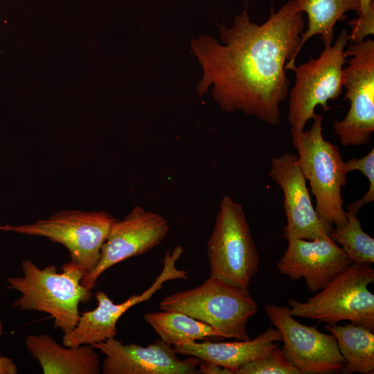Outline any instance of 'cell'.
I'll return each mask as SVG.
<instances>
[{
  "label": "cell",
  "mask_w": 374,
  "mask_h": 374,
  "mask_svg": "<svg viewBox=\"0 0 374 374\" xmlns=\"http://www.w3.org/2000/svg\"><path fill=\"white\" fill-rule=\"evenodd\" d=\"M304 26L303 13L289 0L277 12L271 8L262 24L251 21L245 7L231 27L219 26L222 44L210 35L193 39L192 53L203 70L198 94L212 86L222 111L279 125L280 104L289 93L286 70L296 64Z\"/></svg>",
  "instance_id": "obj_1"
},
{
  "label": "cell",
  "mask_w": 374,
  "mask_h": 374,
  "mask_svg": "<svg viewBox=\"0 0 374 374\" xmlns=\"http://www.w3.org/2000/svg\"><path fill=\"white\" fill-rule=\"evenodd\" d=\"M23 276L6 279L8 287L21 293L12 304L18 310H35L49 314L54 326L64 333L71 331L80 318L78 306L92 298L91 290L81 285L87 271L73 261L62 266L39 269L32 260L21 262Z\"/></svg>",
  "instance_id": "obj_2"
},
{
  "label": "cell",
  "mask_w": 374,
  "mask_h": 374,
  "mask_svg": "<svg viewBox=\"0 0 374 374\" xmlns=\"http://www.w3.org/2000/svg\"><path fill=\"white\" fill-rule=\"evenodd\" d=\"M312 120L306 131L291 130L292 140L299 166L315 197L316 211L329 234L333 226L347 222L341 191L348 173L339 148L323 137L322 116L316 114Z\"/></svg>",
  "instance_id": "obj_3"
},
{
  "label": "cell",
  "mask_w": 374,
  "mask_h": 374,
  "mask_svg": "<svg viewBox=\"0 0 374 374\" xmlns=\"http://www.w3.org/2000/svg\"><path fill=\"white\" fill-rule=\"evenodd\" d=\"M159 308L186 314L215 328L226 338L237 340L250 339L247 324L258 310L249 289L210 276L198 287L164 297Z\"/></svg>",
  "instance_id": "obj_4"
},
{
  "label": "cell",
  "mask_w": 374,
  "mask_h": 374,
  "mask_svg": "<svg viewBox=\"0 0 374 374\" xmlns=\"http://www.w3.org/2000/svg\"><path fill=\"white\" fill-rule=\"evenodd\" d=\"M209 276L235 287L249 289L259 266V254L240 204L228 195L221 199L207 242Z\"/></svg>",
  "instance_id": "obj_5"
},
{
  "label": "cell",
  "mask_w": 374,
  "mask_h": 374,
  "mask_svg": "<svg viewBox=\"0 0 374 374\" xmlns=\"http://www.w3.org/2000/svg\"><path fill=\"white\" fill-rule=\"evenodd\" d=\"M373 282L371 265L351 263L307 301L289 299L290 312L328 325L348 321L374 332V294L368 289Z\"/></svg>",
  "instance_id": "obj_6"
},
{
  "label": "cell",
  "mask_w": 374,
  "mask_h": 374,
  "mask_svg": "<svg viewBox=\"0 0 374 374\" xmlns=\"http://www.w3.org/2000/svg\"><path fill=\"white\" fill-rule=\"evenodd\" d=\"M348 42L349 33L342 29L318 57L311 56L307 62L290 68L296 78L287 96V118L291 130L303 132L308 121L315 117L317 106L328 111V102L342 93L344 66L348 61L344 52Z\"/></svg>",
  "instance_id": "obj_7"
},
{
  "label": "cell",
  "mask_w": 374,
  "mask_h": 374,
  "mask_svg": "<svg viewBox=\"0 0 374 374\" xmlns=\"http://www.w3.org/2000/svg\"><path fill=\"white\" fill-rule=\"evenodd\" d=\"M116 220L106 211L63 210L32 224L0 226V231L42 236L60 243L69 251L71 260L87 274L96 265Z\"/></svg>",
  "instance_id": "obj_8"
},
{
  "label": "cell",
  "mask_w": 374,
  "mask_h": 374,
  "mask_svg": "<svg viewBox=\"0 0 374 374\" xmlns=\"http://www.w3.org/2000/svg\"><path fill=\"white\" fill-rule=\"evenodd\" d=\"M344 54L351 57L343 70L344 100L350 107L332 127L342 145L360 146L369 143L374 132V41L350 43Z\"/></svg>",
  "instance_id": "obj_9"
},
{
  "label": "cell",
  "mask_w": 374,
  "mask_h": 374,
  "mask_svg": "<svg viewBox=\"0 0 374 374\" xmlns=\"http://www.w3.org/2000/svg\"><path fill=\"white\" fill-rule=\"evenodd\" d=\"M270 323L280 332L283 350L301 374H329L342 371L345 360L336 338L317 326L303 325L294 319L287 306L265 305Z\"/></svg>",
  "instance_id": "obj_10"
},
{
  "label": "cell",
  "mask_w": 374,
  "mask_h": 374,
  "mask_svg": "<svg viewBox=\"0 0 374 374\" xmlns=\"http://www.w3.org/2000/svg\"><path fill=\"white\" fill-rule=\"evenodd\" d=\"M183 253L184 248L179 245L172 251L168 250L162 261V270L152 285L140 294L132 295L121 303H114L103 291L97 292L95 294L97 307L93 310L80 314L76 326L71 331L64 333L63 345L69 347L93 345L115 337L116 323L127 310L148 301L163 288L164 283L172 280L188 279V271L176 267Z\"/></svg>",
  "instance_id": "obj_11"
},
{
  "label": "cell",
  "mask_w": 374,
  "mask_h": 374,
  "mask_svg": "<svg viewBox=\"0 0 374 374\" xmlns=\"http://www.w3.org/2000/svg\"><path fill=\"white\" fill-rule=\"evenodd\" d=\"M169 229L168 222L161 215L135 206L123 220L113 222L96 265L84 276L81 285L91 290L107 269L155 247L166 238Z\"/></svg>",
  "instance_id": "obj_12"
},
{
  "label": "cell",
  "mask_w": 374,
  "mask_h": 374,
  "mask_svg": "<svg viewBox=\"0 0 374 374\" xmlns=\"http://www.w3.org/2000/svg\"><path fill=\"white\" fill-rule=\"evenodd\" d=\"M270 178L283 194V209L287 224L283 237L292 239L330 238L323 221L314 207L307 180L299 166L296 154L285 153L271 160Z\"/></svg>",
  "instance_id": "obj_13"
},
{
  "label": "cell",
  "mask_w": 374,
  "mask_h": 374,
  "mask_svg": "<svg viewBox=\"0 0 374 374\" xmlns=\"http://www.w3.org/2000/svg\"><path fill=\"white\" fill-rule=\"evenodd\" d=\"M105 358L103 374H195L200 359L192 357L181 360L174 347L162 340L147 346L123 344L115 337L91 345Z\"/></svg>",
  "instance_id": "obj_14"
},
{
  "label": "cell",
  "mask_w": 374,
  "mask_h": 374,
  "mask_svg": "<svg viewBox=\"0 0 374 374\" xmlns=\"http://www.w3.org/2000/svg\"><path fill=\"white\" fill-rule=\"evenodd\" d=\"M277 262L279 272L292 280L303 278L312 292L324 288L351 264L343 249L332 238L292 239Z\"/></svg>",
  "instance_id": "obj_15"
},
{
  "label": "cell",
  "mask_w": 374,
  "mask_h": 374,
  "mask_svg": "<svg viewBox=\"0 0 374 374\" xmlns=\"http://www.w3.org/2000/svg\"><path fill=\"white\" fill-rule=\"evenodd\" d=\"M281 340L279 331L269 327L253 339L232 342L195 341L176 344L173 347L177 354L214 363L234 373L243 365L267 354L279 346L277 342Z\"/></svg>",
  "instance_id": "obj_16"
},
{
  "label": "cell",
  "mask_w": 374,
  "mask_h": 374,
  "mask_svg": "<svg viewBox=\"0 0 374 374\" xmlns=\"http://www.w3.org/2000/svg\"><path fill=\"white\" fill-rule=\"evenodd\" d=\"M25 346L44 374L100 373V358L91 345L65 348L51 336L41 333L28 335Z\"/></svg>",
  "instance_id": "obj_17"
},
{
  "label": "cell",
  "mask_w": 374,
  "mask_h": 374,
  "mask_svg": "<svg viewBox=\"0 0 374 374\" xmlns=\"http://www.w3.org/2000/svg\"><path fill=\"white\" fill-rule=\"evenodd\" d=\"M296 8L308 16V28L301 35L299 53L305 43L314 35L325 47L330 46L334 39V27L339 21L346 19L348 11L357 12L360 0H293Z\"/></svg>",
  "instance_id": "obj_18"
},
{
  "label": "cell",
  "mask_w": 374,
  "mask_h": 374,
  "mask_svg": "<svg viewBox=\"0 0 374 374\" xmlns=\"http://www.w3.org/2000/svg\"><path fill=\"white\" fill-rule=\"evenodd\" d=\"M337 340L339 352L345 360L342 372L346 374L374 373V333L363 326L347 323L325 326Z\"/></svg>",
  "instance_id": "obj_19"
},
{
  "label": "cell",
  "mask_w": 374,
  "mask_h": 374,
  "mask_svg": "<svg viewBox=\"0 0 374 374\" xmlns=\"http://www.w3.org/2000/svg\"><path fill=\"white\" fill-rule=\"evenodd\" d=\"M144 319L161 340L169 345L188 344L206 338H226L212 326L177 311L148 312Z\"/></svg>",
  "instance_id": "obj_20"
},
{
  "label": "cell",
  "mask_w": 374,
  "mask_h": 374,
  "mask_svg": "<svg viewBox=\"0 0 374 374\" xmlns=\"http://www.w3.org/2000/svg\"><path fill=\"white\" fill-rule=\"evenodd\" d=\"M346 213V223L340 227H333L329 236L341 245L351 263L371 265L374 262V238L362 229L357 214Z\"/></svg>",
  "instance_id": "obj_21"
},
{
  "label": "cell",
  "mask_w": 374,
  "mask_h": 374,
  "mask_svg": "<svg viewBox=\"0 0 374 374\" xmlns=\"http://www.w3.org/2000/svg\"><path fill=\"white\" fill-rule=\"evenodd\" d=\"M234 374H301L279 346L236 370Z\"/></svg>",
  "instance_id": "obj_22"
},
{
  "label": "cell",
  "mask_w": 374,
  "mask_h": 374,
  "mask_svg": "<svg viewBox=\"0 0 374 374\" xmlns=\"http://www.w3.org/2000/svg\"><path fill=\"white\" fill-rule=\"evenodd\" d=\"M347 173L357 170L368 179L369 186L362 197L346 206V211L357 214L365 205L374 200V149L361 158L353 157L344 161Z\"/></svg>",
  "instance_id": "obj_23"
},
{
  "label": "cell",
  "mask_w": 374,
  "mask_h": 374,
  "mask_svg": "<svg viewBox=\"0 0 374 374\" xmlns=\"http://www.w3.org/2000/svg\"><path fill=\"white\" fill-rule=\"evenodd\" d=\"M358 17L348 21L350 37L361 41L374 35V2L373 0H360L357 11Z\"/></svg>",
  "instance_id": "obj_24"
},
{
  "label": "cell",
  "mask_w": 374,
  "mask_h": 374,
  "mask_svg": "<svg viewBox=\"0 0 374 374\" xmlns=\"http://www.w3.org/2000/svg\"><path fill=\"white\" fill-rule=\"evenodd\" d=\"M198 367L199 373L232 374V372L229 369L211 362L201 361Z\"/></svg>",
  "instance_id": "obj_25"
},
{
  "label": "cell",
  "mask_w": 374,
  "mask_h": 374,
  "mask_svg": "<svg viewBox=\"0 0 374 374\" xmlns=\"http://www.w3.org/2000/svg\"><path fill=\"white\" fill-rule=\"evenodd\" d=\"M2 322L0 321V336L2 332ZM17 373V366L12 360L0 355V374H15Z\"/></svg>",
  "instance_id": "obj_26"
}]
</instances>
